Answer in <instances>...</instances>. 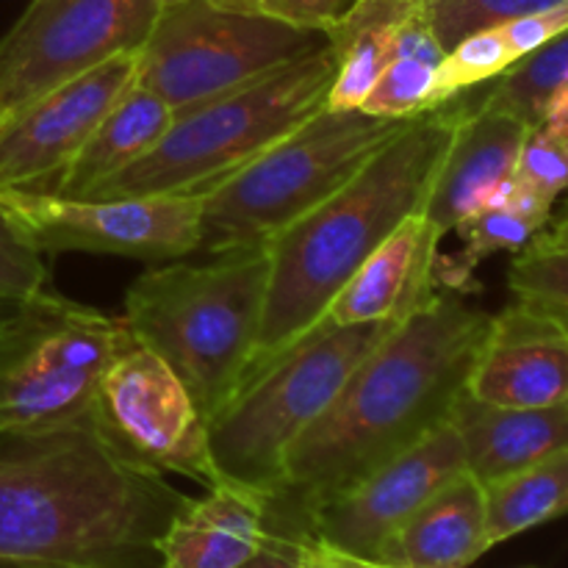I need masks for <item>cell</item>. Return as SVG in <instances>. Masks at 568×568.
Here are the masks:
<instances>
[{
  "label": "cell",
  "instance_id": "obj_27",
  "mask_svg": "<svg viewBox=\"0 0 568 568\" xmlns=\"http://www.w3.org/2000/svg\"><path fill=\"white\" fill-rule=\"evenodd\" d=\"M564 0H416L444 50L486 28H499L519 17L558 6Z\"/></svg>",
  "mask_w": 568,
  "mask_h": 568
},
{
  "label": "cell",
  "instance_id": "obj_38",
  "mask_svg": "<svg viewBox=\"0 0 568 568\" xmlns=\"http://www.w3.org/2000/svg\"><path fill=\"white\" fill-rule=\"evenodd\" d=\"M547 109H568V83L564 89H558V92H555V98L549 100ZM544 114H547V111H544Z\"/></svg>",
  "mask_w": 568,
  "mask_h": 568
},
{
  "label": "cell",
  "instance_id": "obj_33",
  "mask_svg": "<svg viewBox=\"0 0 568 568\" xmlns=\"http://www.w3.org/2000/svg\"><path fill=\"white\" fill-rule=\"evenodd\" d=\"M275 532V530H272ZM286 536V532H283ZM292 541L294 552H297L300 564L305 568H392L381 560L361 558V555L344 552V549L331 547V544L320 541L314 536H305V532H297V536H286Z\"/></svg>",
  "mask_w": 568,
  "mask_h": 568
},
{
  "label": "cell",
  "instance_id": "obj_40",
  "mask_svg": "<svg viewBox=\"0 0 568 568\" xmlns=\"http://www.w3.org/2000/svg\"><path fill=\"white\" fill-rule=\"evenodd\" d=\"M164 3H166V0H164Z\"/></svg>",
  "mask_w": 568,
  "mask_h": 568
},
{
  "label": "cell",
  "instance_id": "obj_13",
  "mask_svg": "<svg viewBox=\"0 0 568 568\" xmlns=\"http://www.w3.org/2000/svg\"><path fill=\"white\" fill-rule=\"evenodd\" d=\"M460 471H466L464 447L447 422L416 447L366 475L358 486L311 510L300 532L377 560L386 538Z\"/></svg>",
  "mask_w": 568,
  "mask_h": 568
},
{
  "label": "cell",
  "instance_id": "obj_16",
  "mask_svg": "<svg viewBox=\"0 0 568 568\" xmlns=\"http://www.w3.org/2000/svg\"><path fill=\"white\" fill-rule=\"evenodd\" d=\"M438 244L442 236L425 216H408L338 288L322 320L347 327L419 314L438 297Z\"/></svg>",
  "mask_w": 568,
  "mask_h": 568
},
{
  "label": "cell",
  "instance_id": "obj_4",
  "mask_svg": "<svg viewBox=\"0 0 568 568\" xmlns=\"http://www.w3.org/2000/svg\"><path fill=\"white\" fill-rule=\"evenodd\" d=\"M266 247L220 253L209 264L144 272L125 294V325L183 381L205 422L242 386L264 320Z\"/></svg>",
  "mask_w": 568,
  "mask_h": 568
},
{
  "label": "cell",
  "instance_id": "obj_22",
  "mask_svg": "<svg viewBox=\"0 0 568 568\" xmlns=\"http://www.w3.org/2000/svg\"><path fill=\"white\" fill-rule=\"evenodd\" d=\"M414 11L416 0H355L353 9L327 28V44L336 55V81L327 94V109H361L392 61L399 26Z\"/></svg>",
  "mask_w": 568,
  "mask_h": 568
},
{
  "label": "cell",
  "instance_id": "obj_37",
  "mask_svg": "<svg viewBox=\"0 0 568 568\" xmlns=\"http://www.w3.org/2000/svg\"><path fill=\"white\" fill-rule=\"evenodd\" d=\"M211 3L231 11H250V14H258V0H211Z\"/></svg>",
  "mask_w": 568,
  "mask_h": 568
},
{
  "label": "cell",
  "instance_id": "obj_32",
  "mask_svg": "<svg viewBox=\"0 0 568 568\" xmlns=\"http://www.w3.org/2000/svg\"><path fill=\"white\" fill-rule=\"evenodd\" d=\"M353 6L355 0H258V14L305 31L325 33Z\"/></svg>",
  "mask_w": 568,
  "mask_h": 568
},
{
  "label": "cell",
  "instance_id": "obj_26",
  "mask_svg": "<svg viewBox=\"0 0 568 568\" xmlns=\"http://www.w3.org/2000/svg\"><path fill=\"white\" fill-rule=\"evenodd\" d=\"M516 59L505 39L503 28H486L471 37L460 39L455 48L447 50L436 75V109L458 94L471 92L483 83L503 75Z\"/></svg>",
  "mask_w": 568,
  "mask_h": 568
},
{
  "label": "cell",
  "instance_id": "obj_12",
  "mask_svg": "<svg viewBox=\"0 0 568 568\" xmlns=\"http://www.w3.org/2000/svg\"><path fill=\"white\" fill-rule=\"evenodd\" d=\"M94 416L114 442L153 469L192 477L205 491L225 483L211 460L209 422L197 403L166 361L136 338L105 372Z\"/></svg>",
  "mask_w": 568,
  "mask_h": 568
},
{
  "label": "cell",
  "instance_id": "obj_23",
  "mask_svg": "<svg viewBox=\"0 0 568 568\" xmlns=\"http://www.w3.org/2000/svg\"><path fill=\"white\" fill-rule=\"evenodd\" d=\"M568 514V449L486 486L488 547Z\"/></svg>",
  "mask_w": 568,
  "mask_h": 568
},
{
  "label": "cell",
  "instance_id": "obj_34",
  "mask_svg": "<svg viewBox=\"0 0 568 568\" xmlns=\"http://www.w3.org/2000/svg\"><path fill=\"white\" fill-rule=\"evenodd\" d=\"M242 568H305L283 532L266 530V541Z\"/></svg>",
  "mask_w": 568,
  "mask_h": 568
},
{
  "label": "cell",
  "instance_id": "obj_39",
  "mask_svg": "<svg viewBox=\"0 0 568 568\" xmlns=\"http://www.w3.org/2000/svg\"><path fill=\"white\" fill-rule=\"evenodd\" d=\"M14 308H17V303H11V300H0V325L9 320L11 311H14Z\"/></svg>",
  "mask_w": 568,
  "mask_h": 568
},
{
  "label": "cell",
  "instance_id": "obj_8",
  "mask_svg": "<svg viewBox=\"0 0 568 568\" xmlns=\"http://www.w3.org/2000/svg\"><path fill=\"white\" fill-rule=\"evenodd\" d=\"M133 344L120 316L55 288L0 325V433H33L92 414L109 366Z\"/></svg>",
  "mask_w": 568,
  "mask_h": 568
},
{
  "label": "cell",
  "instance_id": "obj_6",
  "mask_svg": "<svg viewBox=\"0 0 568 568\" xmlns=\"http://www.w3.org/2000/svg\"><path fill=\"white\" fill-rule=\"evenodd\" d=\"M410 120L325 105L205 194L200 250L220 255L266 247L277 233L342 189Z\"/></svg>",
  "mask_w": 568,
  "mask_h": 568
},
{
  "label": "cell",
  "instance_id": "obj_14",
  "mask_svg": "<svg viewBox=\"0 0 568 568\" xmlns=\"http://www.w3.org/2000/svg\"><path fill=\"white\" fill-rule=\"evenodd\" d=\"M139 50L53 89L0 131V189L42 192L81 150L111 105L136 83Z\"/></svg>",
  "mask_w": 568,
  "mask_h": 568
},
{
  "label": "cell",
  "instance_id": "obj_7",
  "mask_svg": "<svg viewBox=\"0 0 568 568\" xmlns=\"http://www.w3.org/2000/svg\"><path fill=\"white\" fill-rule=\"evenodd\" d=\"M399 322L336 327L320 320L209 422V449L225 483L275 497L292 444L338 397L355 366Z\"/></svg>",
  "mask_w": 568,
  "mask_h": 568
},
{
  "label": "cell",
  "instance_id": "obj_31",
  "mask_svg": "<svg viewBox=\"0 0 568 568\" xmlns=\"http://www.w3.org/2000/svg\"><path fill=\"white\" fill-rule=\"evenodd\" d=\"M516 181L530 186L547 200H558V194L568 192V142L549 131L544 122L527 131L525 144L519 150L514 170Z\"/></svg>",
  "mask_w": 568,
  "mask_h": 568
},
{
  "label": "cell",
  "instance_id": "obj_9",
  "mask_svg": "<svg viewBox=\"0 0 568 568\" xmlns=\"http://www.w3.org/2000/svg\"><path fill=\"white\" fill-rule=\"evenodd\" d=\"M325 44V33L264 14L222 9L211 0H166L139 48L136 83L172 111H186Z\"/></svg>",
  "mask_w": 568,
  "mask_h": 568
},
{
  "label": "cell",
  "instance_id": "obj_15",
  "mask_svg": "<svg viewBox=\"0 0 568 568\" xmlns=\"http://www.w3.org/2000/svg\"><path fill=\"white\" fill-rule=\"evenodd\" d=\"M466 392L499 408L568 403V331L536 305L516 300L491 316Z\"/></svg>",
  "mask_w": 568,
  "mask_h": 568
},
{
  "label": "cell",
  "instance_id": "obj_36",
  "mask_svg": "<svg viewBox=\"0 0 568 568\" xmlns=\"http://www.w3.org/2000/svg\"><path fill=\"white\" fill-rule=\"evenodd\" d=\"M541 122L549 128V131H555L558 136H564L568 142V109H547V114H544Z\"/></svg>",
  "mask_w": 568,
  "mask_h": 568
},
{
  "label": "cell",
  "instance_id": "obj_2",
  "mask_svg": "<svg viewBox=\"0 0 568 568\" xmlns=\"http://www.w3.org/2000/svg\"><path fill=\"white\" fill-rule=\"evenodd\" d=\"M189 499L94 410L0 433V568H161V541Z\"/></svg>",
  "mask_w": 568,
  "mask_h": 568
},
{
  "label": "cell",
  "instance_id": "obj_30",
  "mask_svg": "<svg viewBox=\"0 0 568 568\" xmlns=\"http://www.w3.org/2000/svg\"><path fill=\"white\" fill-rule=\"evenodd\" d=\"M50 272L44 253L20 225L0 209V300L22 303L48 292Z\"/></svg>",
  "mask_w": 568,
  "mask_h": 568
},
{
  "label": "cell",
  "instance_id": "obj_21",
  "mask_svg": "<svg viewBox=\"0 0 568 568\" xmlns=\"http://www.w3.org/2000/svg\"><path fill=\"white\" fill-rule=\"evenodd\" d=\"M175 111L150 89L133 83L98 122L70 164L42 192L89 197L98 186L142 161L170 131Z\"/></svg>",
  "mask_w": 568,
  "mask_h": 568
},
{
  "label": "cell",
  "instance_id": "obj_25",
  "mask_svg": "<svg viewBox=\"0 0 568 568\" xmlns=\"http://www.w3.org/2000/svg\"><path fill=\"white\" fill-rule=\"evenodd\" d=\"M547 222L538 216L525 214L519 209H480L466 216L455 231L464 239V250L458 255H449L436 261V283L453 292H477L475 270L488 255L503 253V250H525Z\"/></svg>",
  "mask_w": 568,
  "mask_h": 568
},
{
  "label": "cell",
  "instance_id": "obj_10",
  "mask_svg": "<svg viewBox=\"0 0 568 568\" xmlns=\"http://www.w3.org/2000/svg\"><path fill=\"white\" fill-rule=\"evenodd\" d=\"M164 0H31L0 39V131L83 72L144 44Z\"/></svg>",
  "mask_w": 568,
  "mask_h": 568
},
{
  "label": "cell",
  "instance_id": "obj_35",
  "mask_svg": "<svg viewBox=\"0 0 568 568\" xmlns=\"http://www.w3.org/2000/svg\"><path fill=\"white\" fill-rule=\"evenodd\" d=\"M527 247H536V250H566L568 247V211L560 216L558 225L547 233H538Z\"/></svg>",
  "mask_w": 568,
  "mask_h": 568
},
{
  "label": "cell",
  "instance_id": "obj_17",
  "mask_svg": "<svg viewBox=\"0 0 568 568\" xmlns=\"http://www.w3.org/2000/svg\"><path fill=\"white\" fill-rule=\"evenodd\" d=\"M466 100L469 111L449 142L422 211L442 239L466 216L486 209L494 189L514 175L519 150L532 128L505 109L471 103L469 92Z\"/></svg>",
  "mask_w": 568,
  "mask_h": 568
},
{
  "label": "cell",
  "instance_id": "obj_18",
  "mask_svg": "<svg viewBox=\"0 0 568 568\" xmlns=\"http://www.w3.org/2000/svg\"><path fill=\"white\" fill-rule=\"evenodd\" d=\"M466 471L483 488L568 449V403L549 408H499L460 392L449 410Z\"/></svg>",
  "mask_w": 568,
  "mask_h": 568
},
{
  "label": "cell",
  "instance_id": "obj_11",
  "mask_svg": "<svg viewBox=\"0 0 568 568\" xmlns=\"http://www.w3.org/2000/svg\"><path fill=\"white\" fill-rule=\"evenodd\" d=\"M0 209L42 253L178 261L200 250L203 197H59L0 189Z\"/></svg>",
  "mask_w": 568,
  "mask_h": 568
},
{
  "label": "cell",
  "instance_id": "obj_19",
  "mask_svg": "<svg viewBox=\"0 0 568 568\" xmlns=\"http://www.w3.org/2000/svg\"><path fill=\"white\" fill-rule=\"evenodd\" d=\"M488 549L486 488L460 471L386 538L377 560L392 568H469Z\"/></svg>",
  "mask_w": 568,
  "mask_h": 568
},
{
  "label": "cell",
  "instance_id": "obj_20",
  "mask_svg": "<svg viewBox=\"0 0 568 568\" xmlns=\"http://www.w3.org/2000/svg\"><path fill=\"white\" fill-rule=\"evenodd\" d=\"M266 541V499L247 488H209L189 499L161 541V568H242Z\"/></svg>",
  "mask_w": 568,
  "mask_h": 568
},
{
  "label": "cell",
  "instance_id": "obj_29",
  "mask_svg": "<svg viewBox=\"0 0 568 568\" xmlns=\"http://www.w3.org/2000/svg\"><path fill=\"white\" fill-rule=\"evenodd\" d=\"M508 283L516 300L536 305L568 331V247H525L510 264Z\"/></svg>",
  "mask_w": 568,
  "mask_h": 568
},
{
  "label": "cell",
  "instance_id": "obj_5",
  "mask_svg": "<svg viewBox=\"0 0 568 568\" xmlns=\"http://www.w3.org/2000/svg\"><path fill=\"white\" fill-rule=\"evenodd\" d=\"M331 44L194 109L175 111L159 144L89 197H205L327 105Z\"/></svg>",
  "mask_w": 568,
  "mask_h": 568
},
{
  "label": "cell",
  "instance_id": "obj_1",
  "mask_svg": "<svg viewBox=\"0 0 568 568\" xmlns=\"http://www.w3.org/2000/svg\"><path fill=\"white\" fill-rule=\"evenodd\" d=\"M488 327L491 314L442 292L399 322L292 444L281 488L266 499V530L294 536L311 510L447 425Z\"/></svg>",
  "mask_w": 568,
  "mask_h": 568
},
{
  "label": "cell",
  "instance_id": "obj_28",
  "mask_svg": "<svg viewBox=\"0 0 568 568\" xmlns=\"http://www.w3.org/2000/svg\"><path fill=\"white\" fill-rule=\"evenodd\" d=\"M438 67L442 64L436 61L394 55L361 103V111L386 120H410L436 109Z\"/></svg>",
  "mask_w": 568,
  "mask_h": 568
},
{
  "label": "cell",
  "instance_id": "obj_24",
  "mask_svg": "<svg viewBox=\"0 0 568 568\" xmlns=\"http://www.w3.org/2000/svg\"><path fill=\"white\" fill-rule=\"evenodd\" d=\"M568 83V28L527 53L494 81L471 89L469 98L477 105H494L521 116L527 125L544 120L549 100Z\"/></svg>",
  "mask_w": 568,
  "mask_h": 568
},
{
  "label": "cell",
  "instance_id": "obj_3",
  "mask_svg": "<svg viewBox=\"0 0 568 568\" xmlns=\"http://www.w3.org/2000/svg\"><path fill=\"white\" fill-rule=\"evenodd\" d=\"M466 111L469 100L464 92L414 116L342 189L266 244L264 320L239 392L314 331L353 272L408 216L425 211L433 178Z\"/></svg>",
  "mask_w": 568,
  "mask_h": 568
}]
</instances>
